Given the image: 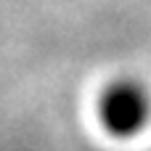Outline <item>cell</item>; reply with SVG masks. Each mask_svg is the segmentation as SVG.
I'll return each instance as SVG.
<instances>
[{"label": "cell", "mask_w": 151, "mask_h": 151, "mask_svg": "<svg viewBox=\"0 0 151 151\" xmlns=\"http://www.w3.org/2000/svg\"><path fill=\"white\" fill-rule=\"evenodd\" d=\"M98 119L104 130L114 138L138 135L151 119L149 90L130 77L109 82L98 96Z\"/></svg>", "instance_id": "6da1fadb"}]
</instances>
